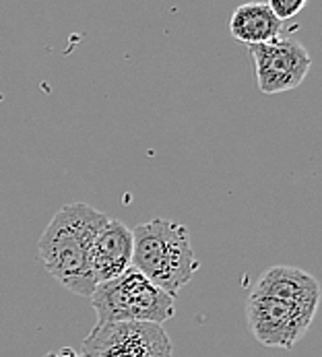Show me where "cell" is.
Here are the masks:
<instances>
[{"label":"cell","instance_id":"7","mask_svg":"<svg viewBox=\"0 0 322 357\" xmlns=\"http://www.w3.org/2000/svg\"><path fill=\"white\" fill-rule=\"evenodd\" d=\"M89 266L95 285L124 275L132 266V229L118 219H107L93 238Z\"/></svg>","mask_w":322,"mask_h":357},{"label":"cell","instance_id":"9","mask_svg":"<svg viewBox=\"0 0 322 357\" xmlns=\"http://www.w3.org/2000/svg\"><path fill=\"white\" fill-rule=\"evenodd\" d=\"M229 31L233 40L248 46H259L279 38L281 21L270 13L267 2H248L233 10Z\"/></svg>","mask_w":322,"mask_h":357},{"label":"cell","instance_id":"8","mask_svg":"<svg viewBox=\"0 0 322 357\" xmlns=\"http://www.w3.org/2000/svg\"><path fill=\"white\" fill-rule=\"evenodd\" d=\"M254 291L289 300L298 306H304L314 312L321 304V283L316 281V277H312L310 273L302 268L285 266V264H277L265 271L261 279L256 281Z\"/></svg>","mask_w":322,"mask_h":357},{"label":"cell","instance_id":"1","mask_svg":"<svg viewBox=\"0 0 322 357\" xmlns=\"http://www.w3.org/2000/svg\"><path fill=\"white\" fill-rule=\"evenodd\" d=\"M106 213L87 203L64 204L38 242L42 264L68 291L91 298L95 281L89 266V252L98 229L106 223Z\"/></svg>","mask_w":322,"mask_h":357},{"label":"cell","instance_id":"11","mask_svg":"<svg viewBox=\"0 0 322 357\" xmlns=\"http://www.w3.org/2000/svg\"><path fill=\"white\" fill-rule=\"evenodd\" d=\"M46 357H79V354L75 349H70V347H60L56 351H50Z\"/></svg>","mask_w":322,"mask_h":357},{"label":"cell","instance_id":"10","mask_svg":"<svg viewBox=\"0 0 322 357\" xmlns=\"http://www.w3.org/2000/svg\"><path fill=\"white\" fill-rule=\"evenodd\" d=\"M270 13L279 19V21H287L293 19L296 15H300L306 8V0H270L267 2Z\"/></svg>","mask_w":322,"mask_h":357},{"label":"cell","instance_id":"5","mask_svg":"<svg viewBox=\"0 0 322 357\" xmlns=\"http://www.w3.org/2000/svg\"><path fill=\"white\" fill-rule=\"evenodd\" d=\"M79 357H171V341L160 324H95L83 339Z\"/></svg>","mask_w":322,"mask_h":357},{"label":"cell","instance_id":"2","mask_svg":"<svg viewBox=\"0 0 322 357\" xmlns=\"http://www.w3.org/2000/svg\"><path fill=\"white\" fill-rule=\"evenodd\" d=\"M132 268L171 298L199 271L188 229L169 219H153L132 229Z\"/></svg>","mask_w":322,"mask_h":357},{"label":"cell","instance_id":"3","mask_svg":"<svg viewBox=\"0 0 322 357\" xmlns=\"http://www.w3.org/2000/svg\"><path fill=\"white\" fill-rule=\"evenodd\" d=\"M89 300L98 314V326L118 322H147L161 326L176 314L174 298L132 266L118 279L95 285Z\"/></svg>","mask_w":322,"mask_h":357},{"label":"cell","instance_id":"6","mask_svg":"<svg viewBox=\"0 0 322 357\" xmlns=\"http://www.w3.org/2000/svg\"><path fill=\"white\" fill-rule=\"evenodd\" d=\"M256 85L263 93L275 96L300 87L310 73L312 58L293 38H275L273 42L250 46Z\"/></svg>","mask_w":322,"mask_h":357},{"label":"cell","instance_id":"4","mask_svg":"<svg viewBox=\"0 0 322 357\" xmlns=\"http://www.w3.org/2000/svg\"><path fill=\"white\" fill-rule=\"evenodd\" d=\"M316 312L289 300L250 291L246 300L248 326L256 341L267 347L291 349L310 328Z\"/></svg>","mask_w":322,"mask_h":357}]
</instances>
